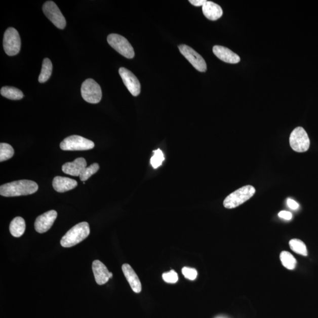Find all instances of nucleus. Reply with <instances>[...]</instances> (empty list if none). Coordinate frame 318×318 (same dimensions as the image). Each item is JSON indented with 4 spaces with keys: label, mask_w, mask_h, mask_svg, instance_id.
<instances>
[{
    "label": "nucleus",
    "mask_w": 318,
    "mask_h": 318,
    "mask_svg": "<svg viewBox=\"0 0 318 318\" xmlns=\"http://www.w3.org/2000/svg\"><path fill=\"white\" fill-rule=\"evenodd\" d=\"M38 189V185L35 182L20 180L2 185L0 194L5 197L26 196L35 193Z\"/></svg>",
    "instance_id": "obj_1"
},
{
    "label": "nucleus",
    "mask_w": 318,
    "mask_h": 318,
    "mask_svg": "<svg viewBox=\"0 0 318 318\" xmlns=\"http://www.w3.org/2000/svg\"><path fill=\"white\" fill-rule=\"evenodd\" d=\"M26 230V222L21 217H16L10 225V232L14 237H19L23 235Z\"/></svg>",
    "instance_id": "obj_19"
},
{
    "label": "nucleus",
    "mask_w": 318,
    "mask_h": 318,
    "mask_svg": "<svg viewBox=\"0 0 318 318\" xmlns=\"http://www.w3.org/2000/svg\"><path fill=\"white\" fill-rule=\"evenodd\" d=\"M4 49L7 55H17L20 51L21 38L16 29L10 27L7 29L3 38Z\"/></svg>",
    "instance_id": "obj_6"
},
{
    "label": "nucleus",
    "mask_w": 318,
    "mask_h": 318,
    "mask_svg": "<svg viewBox=\"0 0 318 318\" xmlns=\"http://www.w3.org/2000/svg\"><path fill=\"white\" fill-rule=\"evenodd\" d=\"M57 217L56 211L52 210L43 213L36 219L34 227L38 233H43L51 228Z\"/></svg>",
    "instance_id": "obj_12"
},
{
    "label": "nucleus",
    "mask_w": 318,
    "mask_h": 318,
    "mask_svg": "<svg viewBox=\"0 0 318 318\" xmlns=\"http://www.w3.org/2000/svg\"><path fill=\"white\" fill-rule=\"evenodd\" d=\"M1 95L9 99L13 100H21L23 98L24 95L22 92L19 89L14 88V87L5 86L2 88Z\"/></svg>",
    "instance_id": "obj_20"
},
{
    "label": "nucleus",
    "mask_w": 318,
    "mask_h": 318,
    "mask_svg": "<svg viewBox=\"0 0 318 318\" xmlns=\"http://www.w3.org/2000/svg\"><path fill=\"white\" fill-rule=\"evenodd\" d=\"M287 204L288 207H290L292 210H296L299 208V205L294 200H291V198H288Z\"/></svg>",
    "instance_id": "obj_30"
},
{
    "label": "nucleus",
    "mask_w": 318,
    "mask_h": 318,
    "mask_svg": "<svg viewBox=\"0 0 318 318\" xmlns=\"http://www.w3.org/2000/svg\"><path fill=\"white\" fill-rule=\"evenodd\" d=\"M280 260L283 266L289 270L294 269L297 263L294 256L290 252L287 251L281 253Z\"/></svg>",
    "instance_id": "obj_22"
},
{
    "label": "nucleus",
    "mask_w": 318,
    "mask_h": 318,
    "mask_svg": "<svg viewBox=\"0 0 318 318\" xmlns=\"http://www.w3.org/2000/svg\"><path fill=\"white\" fill-rule=\"evenodd\" d=\"M278 216H279L281 218H283L287 220H290L292 219V213L288 211H281L279 213V214H278Z\"/></svg>",
    "instance_id": "obj_29"
},
{
    "label": "nucleus",
    "mask_w": 318,
    "mask_h": 318,
    "mask_svg": "<svg viewBox=\"0 0 318 318\" xmlns=\"http://www.w3.org/2000/svg\"><path fill=\"white\" fill-rule=\"evenodd\" d=\"M107 42L115 51L128 59H133L135 57V52L131 43L122 35L117 34L108 35Z\"/></svg>",
    "instance_id": "obj_7"
},
{
    "label": "nucleus",
    "mask_w": 318,
    "mask_h": 318,
    "mask_svg": "<svg viewBox=\"0 0 318 318\" xmlns=\"http://www.w3.org/2000/svg\"><path fill=\"white\" fill-rule=\"evenodd\" d=\"M87 168V162L84 158L79 157L73 162H67L62 166V171L66 174L80 176Z\"/></svg>",
    "instance_id": "obj_15"
},
{
    "label": "nucleus",
    "mask_w": 318,
    "mask_h": 318,
    "mask_svg": "<svg viewBox=\"0 0 318 318\" xmlns=\"http://www.w3.org/2000/svg\"><path fill=\"white\" fill-rule=\"evenodd\" d=\"M290 146L296 152L302 153L308 151L310 146V140L305 129L302 127L295 128L290 137Z\"/></svg>",
    "instance_id": "obj_8"
},
{
    "label": "nucleus",
    "mask_w": 318,
    "mask_h": 318,
    "mask_svg": "<svg viewBox=\"0 0 318 318\" xmlns=\"http://www.w3.org/2000/svg\"><path fill=\"white\" fill-rule=\"evenodd\" d=\"M81 93L83 99L90 103H99L102 98L100 85L92 78L87 79L83 83Z\"/></svg>",
    "instance_id": "obj_4"
},
{
    "label": "nucleus",
    "mask_w": 318,
    "mask_h": 318,
    "mask_svg": "<svg viewBox=\"0 0 318 318\" xmlns=\"http://www.w3.org/2000/svg\"><path fill=\"white\" fill-rule=\"evenodd\" d=\"M53 70V64L51 60L46 58L43 61L41 74L39 75L38 81L43 83L48 81L51 76Z\"/></svg>",
    "instance_id": "obj_21"
},
{
    "label": "nucleus",
    "mask_w": 318,
    "mask_h": 318,
    "mask_svg": "<svg viewBox=\"0 0 318 318\" xmlns=\"http://www.w3.org/2000/svg\"><path fill=\"white\" fill-rule=\"evenodd\" d=\"M202 11L205 16L212 21L218 20L223 15L221 7L212 2L207 1L202 7Z\"/></svg>",
    "instance_id": "obj_18"
},
{
    "label": "nucleus",
    "mask_w": 318,
    "mask_h": 318,
    "mask_svg": "<svg viewBox=\"0 0 318 318\" xmlns=\"http://www.w3.org/2000/svg\"><path fill=\"white\" fill-rule=\"evenodd\" d=\"M92 269L96 283L99 285L106 284L113 276V274L110 272L107 267L99 260H96L93 262Z\"/></svg>",
    "instance_id": "obj_13"
},
{
    "label": "nucleus",
    "mask_w": 318,
    "mask_h": 318,
    "mask_svg": "<svg viewBox=\"0 0 318 318\" xmlns=\"http://www.w3.org/2000/svg\"><path fill=\"white\" fill-rule=\"evenodd\" d=\"M255 191V187L251 185L242 187L226 197L223 202L224 207L227 209L237 208L254 196Z\"/></svg>",
    "instance_id": "obj_3"
},
{
    "label": "nucleus",
    "mask_w": 318,
    "mask_h": 318,
    "mask_svg": "<svg viewBox=\"0 0 318 318\" xmlns=\"http://www.w3.org/2000/svg\"><path fill=\"white\" fill-rule=\"evenodd\" d=\"M60 147L63 150H88L92 149L95 147V143L82 136L73 135L64 139L61 142Z\"/></svg>",
    "instance_id": "obj_5"
},
{
    "label": "nucleus",
    "mask_w": 318,
    "mask_h": 318,
    "mask_svg": "<svg viewBox=\"0 0 318 318\" xmlns=\"http://www.w3.org/2000/svg\"><path fill=\"white\" fill-rule=\"evenodd\" d=\"M162 277L166 283L170 284H175L179 280L178 274L174 270H171L168 272L164 273L162 274Z\"/></svg>",
    "instance_id": "obj_27"
},
{
    "label": "nucleus",
    "mask_w": 318,
    "mask_h": 318,
    "mask_svg": "<svg viewBox=\"0 0 318 318\" xmlns=\"http://www.w3.org/2000/svg\"><path fill=\"white\" fill-rule=\"evenodd\" d=\"M153 153V156L150 159V164L154 169H157L162 165L165 160V156L161 149L154 150Z\"/></svg>",
    "instance_id": "obj_26"
},
{
    "label": "nucleus",
    "mask_w": 318,
    "mask_h": 318,
    "mask_svg": "<svg viewBox=\"0 0 318 318\" xmlns=\"http://www.w3.org/2000/svg\"><path fill=\"white\" fill-rule=\"evenodd\" d=\"M14 150L9 144L2 143L0 144V162L9 160L13 156Z\"/></svg>",
    "instance_id": "obj_24"
},
{
    "label": "nucleus",
    "mask_w": 318,
    "mask_h": 318,
    "mask_svg": "<svg viewBox=\"0 0 318 318\" xmlns=\"http://www.w3.org/2000/svg\"><path fill=\"white\" fill-rule=\"evenodd\" d=\"M43 11L54 26L60 29L66 27V20L55 3L52 1L46 2L43 6Z\"/></svg>",
    "instance_id": "obj_9"
},
{
    "label": "nucleus",
    "mask_w": 318,
    "mask_h": 318,
    "mask_svg": "<svg viewBox=\"0 0 318 318\" xmlns=\"http://www.w3.org/2000/svg\"><path fill=\"white\" fill-rule=\"evenodd\" d=\"M122 270L124 272L126 280L128 281V283L132 290L139 294L142 291V284H141L139 278L137 274L133 270L132 266L128 263H125L122 265Z\"/></svg>",
    "instance_id": "obj_16"
},
{
    "label": "nucleus",
    "mask_w": 318,
    "mask_h": 318,
    "mask_svg": "<svg viewBox=\"0 0 318 318\" xmlns=\"http://www.w3.org/2000/svg\"><path fill=\"white\" fill-rule=\"evenodd\" d=\"M77 185L76 180L66 178V177L56 176L53 181L54 190L59 193H64L73 189L77 187Z\"/></svg>",
    "instance_id": "obj_17"
},
{
    "label": "nucleus",
    "mask_w": 318,
    "mask_h": 318,
    "mask_svg": "<svg viewBox=\"0 0 318 318\" xmlns=\"http://www.w3.org/2000/svg\"><path fill=\"white\" fill-rule=\"evenodd\" d=\"M180 53L189 61L190 63L201 72L207 70V65L203 57L190 47L182 45L179 46Z\"/></svg>",
    "instance_id": "obj_10"
},
{
    "label": "nucleus",
    "mask_w": 318,
    "mask_h": 318,
    "mask_svg": "<svg viewBox=\"0 0 318 318\" xmlns=\"http://www.w3.org/2000/svg\"><path fill=\"white\" fill-rule=\"evenodd\" d=\"M182 273L186 279L194 281L196 279L197 276V270L191 267H184L182 269Z\"/></svg>",
    "instance_id": "obj_28"
},
{
    "label": "nucleus",
    "mask_w": 318,
    "mask_h": 318,
    "mask_svg": "<svg viewBox=\"0 0 318 318\" xmlns=\"http://www.w3.org/2000/svg\"><path fill=\"white\" fill-rule=\"evenodd\" d=\"M290 247L292 251L299 255L306 256H308V251L304 242L298 240V238H293L290 241Z\"/></svg>",
    "instance_id": "obj_23"
},
{
    "label": "nucleus",
    "mask_w": 318,
    "mask_h": 318,
    "mask_svg": "<svg viewBox=\"0 0 318 318\" xmlns=\"http://www.w3.org/2000/svg\"><path fill=\"white\" fill-rule=\"evenodd\" d=\"M90 234V227L88 222H81L72 227L61 238V245L64 248H70L81 243L88 237Z\"/></svg>",
    "instance_id": "obj_2"
},
{
    "label": "nucleus",
    "mask_w": 318,
    "mask_h": 318,
    "mask_svg": "<svg viewBox=\"0 0 318 318\" xmlns=\"http://www.w3.org/2000/svg\"><path fill=\"white\" fill-rule=\"evenodd\" d=\"M189 2L194 6L203 7L207 1L206 0H190Z\"/></svg>",
    "instance_id": "obj_31"
},
{
    "label": "nucleus",
    "mask_w": 318,
    "mask_h": 318,
    "mask_svg": "<svg viewBox=\"0 0 318 318\" xmlns=\"http://www.w3.org/2000/svg\"><path fill=\"white\" fill-rule=\"evenodd\" d=\"M99 164H96V163L89 166V167L85 168L82 174L80 175V179H81L82 181L85 182L93 175L95 174L99 171Z\"/></svg>",
    "instance_id": "obj_25"
},
{
    "label": "nucleus",
    "mask_w": 318,
    "mask_h": 318,
    "mask_svg": "<svg viewBox=\"0 0 318 318\" xmlns=\"http://www.w3.org/2000/svg\"><path fill=\"white\" fill-rule=\"evenodd\" d=\"M118 72L123 82H124L130 93L133 96L139 95L141 91V86L139 80L137 79L136 75L132 71L124 67L120 68Z\"/></svg>",
    "instance_id": "obj_11"
},
{
    "label": "nucleus",
    "mask_w": 318,
    "mask_h": 318,
    "mask_svg": "<svg viewBox=\"0 0 318 318\" xmlns=\"http://www.w3.org/2000/svg\"><path fill=\"white\" fill-rule=\"evenodd\" d=\"M213 52L215 55L225 62L236 64L241 61L240 56L225 47L215 46L213 47Z\"/></svg>",
    "instance_id": "obj_14"
}]
</instances>
